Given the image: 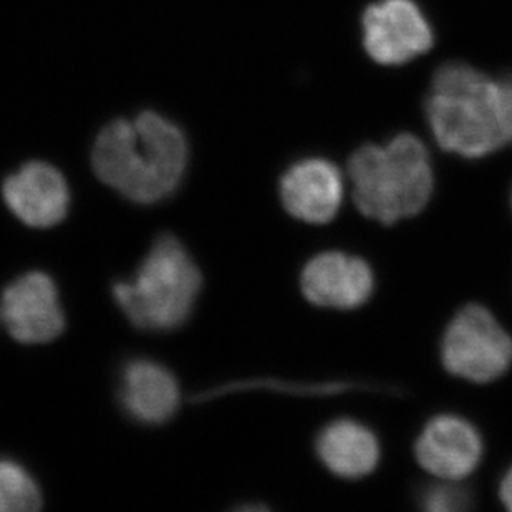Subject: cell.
I'll list each match as a JSON object with an SVG mask.
<instances>
[{
    "label": "cell",
    "instance_id": "cell-1",
    "mask_svg": "<svg viewBox=\"0 0 512 512\" xmlns=\"http://www.w3.org/2000/svg\"><path fill=\"white\" fill-rule=\"evenodd\" d=\"M93 170L103 183L138 204H155L178 188L188 143L178 126L153 112L116 120L98 135Z\"/></svg>",
    "mask_w": 512,
    "mask_h": 512
},
{
    "label": "cell",
    "instance_id": "cell-2",
    "mask_svg": "<svg viewBox=\"0 0 512 512\" xmlns=\"http://www.w3.org/2000/svg\"><path fill=\"white\" fill-rule=\"evenodd\" d=\"M426 118L441 148L464 158L491 155L512 143L503 82L466 63H448L435 73Z\"/></svg>",
    "mask_w": 512,
    "mask_h": 512
},
{
    "label": "cell",
    "instance_id": "cell-3",
    "mask_svg": "<svg viewBox=\"0 0 512 512\" xmlns=\"http://www.w3.org/2000/svg\"><path fill=\"white\" fill-rule=\"evenodd\" d=\"M348 178L358 211L385 226L420 214L435 188L430 153L408 133L388 145L355 151L348 161Z\"/></svg>",
    "mask_w": 512,
    "mask_h": 512
},
{
    "label": "cell",
    "instance_id": "cell-4",
    "mask_svg": "<svg viewBox=\"0 0 512 512\" xmlns=\"http://www.w3.org/2000/svg\"><path fill=\"white\" fill-rule=\"evenodd\" d=\"M201 290V272L186 247L161 236L130 282H116L113 297L131 324L143 330L178 329L193 312Z\"/></svg>",
    "mask_w": 512,
    "mask_h": 512
},
{
    "label": "cell",
    "instance_id": "cell-5",
    "mask_svg": "<svg viewBox=\"0 0 512 512\" xmlns=\"http://www.w3.org/2000/svg\"><path fill=\"white\" fill-rule=\"evenodd\" d=\"M446 370L473 383L503 377L512 365V337L491 310L469 304L459 310L441 340Z\"/></svg>",
    "mask_w": 512,
    "mask_h": 512
},
{
    "label": "cell",
    "instance_id": "cell-6",
    "mask_svg": "<svg viewBox=\"0 0 512 512\" xmlns=\"http://www.w3.org/2000/svg\"><path fill=\"white\" fill-rule=\"evenodd\" d=\"M363 44L375 62L400 65L431 49L433 30L411 0H380L363 15Z\"/></svg>",
    "mask_w": 512,
    "mask_h": 512
},
{
    "label": "cell",
    "instance_id": "cell-7",
    "mask_svg": "<svg viewBox=\"0 0 512 512\" xmlns=\"http://www.w3.org/2000/svg\"><path fill=\"white\" fill-rule=\"evenodd\" d=\"M2 319L20 343H47L65 329L57 285L44 272H29L15 279L2 295Z\"/></svg>",
    "mask_w": 512,
    "mask_h": 512
},
{
    "label": "cell",
    "instance_id": "cell-8",
    "mask_svg": "<svg viewBox=\"0 0 512 512\" xmlns=\"http://www.w3.org/2000/svg\"><path fill=\"white\" fill-rule=\"evenodd\" d=\"M483 440L461 416L440 415L426 423L415 443L416 461L440 481H463L483 459Z\"/></svg>",
    "mask_w": 512,
    "mask_h": 512
},
{
    "label": "cell",
    "instance_id": "cell-9",
    "mask_svg": "<svg viewBox=\"0 0 512 512\" xmlns=\"http://www.w3.org/2000/svg\"><path fill=\"white\" fill-rule=\"evenodd\" d=\"M300 285L307 300L314 305L353 310L372 297L375 276L372 267L360 257L327 251L307 262Z\"/></svg>",
    "mask_w": 512,
    "mask_h": 512
},
{
    "label": "cell",
    "instance_id": "cell-10",
    "mask_svg": "<svg viewBox=\"0 0 512 512\" xmlns=\"http://www.w3.org/2000/svg\"><path fill=\"white\" fill-rule=\"evenodd\" d=\"M7 208L30 228H52L62 223L70 204L63 174L52 165L34 161L10 174L2 186Z\"/></svg>",
    "mask_w": 512,
    "mask_h": 512
},
{
    "label": "cell",
    "instance_id": "cell-11",
    "mask_svg": "<svg viewBox=\"0 0 512 512\" xmlns=\"http://www.w3.org/2000/svg\"><path fill=\"white\" fill-rule=\"evenodd\" d=\"M342 171L322 158H309L292 166L281 181L284 208L309 224L330 223L343 203Z\"/></svg>",
    "mask_w": 512,
    "mask_h": 512
},
{
    "label": "cell",
    "instance_id": "cell-12",
    "mask_svg": "<svg viewBox=\"0 0 512 512\" xmlns=\"http://www.w3.org/2000/svg\"><path fill=\"white\" fill-rule=\"evenodd\" d=\"M120 400L133 420L161 425L178 410V382L160 363L133 360L121 372Z\"/></svg>",
    "mask_w": 512,
    "mask_h": 512
},
{
    "label": "cell",
    "instance_id": "cell-13",
    "mask_svg": "<svg viewBox=\"0 0 512 512\" xmlns=\"http://www.w3.org/2000/svg\"><path fill=\"white\" fill-rule=\"evenodd\" d=\"M317 455L330 473L340 478L360 479L372 474L380 463V443L368 426L342 418L320 431Z\"/></svg>",
    "mask_w": 512,
    "mask_h": 512
},
{
    "label": "cell",
    "instance_id": "cell-14",
    "mask_svg": "<svg viewBox=\"0 0 512 512\" xmlns=\"http://www.w3.org/2000/svg\"><path fill=\"white\" fill-rule=\"evenodd\" d=\"M42 494L32 474L14 459L0 458V512H34Z\"/></svg>",
    "mask_w": 512,
    "mask_h": 512
},
{
    "label": "cell",
    "instance_id": "cell-15",
    "mask_svg": "<svg viewBox=\"0 0 512 512\" xmlns=\"http://www.w3.org/2000/svg\"><path fill=\"white\" fill-rule=\"evenodd\" d=\"M468 491L459 486L458 481H441L433 484L421 494V506L430 512H458L468 509Z\"/></svg>",
    "mask_w": 512,
    "mask_h": 512
},
{
    "label": "cell",
    "instance_id": "cell-16",
    "mask_svg": "<svg viewBox=\"0 0 512 512\" xmlns=\"http://www.w3.org/2000/svg\"><path fill=\"white\" fill-rule=\"evenodd\" d=\"M499 496H501L504 506L512 511V468L504 474L501 486H499Z\"/></svg>",
    "mask_w": 512,
    "mask_h": 512
},
{
    "label": "cell",
    "instance_id": "cell-17",
    "mask_svg": "<svg viewBox=\"0 0 512 512\" xmlns=\"http://www.w3.org/2000/svg\"><path fill=\"white\" fill-rule=\"evenodd\" d=\"M501 82H503L504 92H506V97H508L509 110H511L512 115V75L511 77L504 78Z\"/></svg>",
    "mask_w": 512,
    "mask_h": 512
}]
</instances>
